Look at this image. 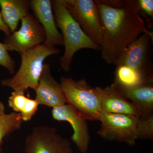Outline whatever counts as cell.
<instances>
[{"instance_id":"obj_4","label":"cell","mask_w":153,"mask_h":153,"mask_svg":"<svg viewBox=\"0 0 153 153\" xmlns=\"http://www.w3.org/2000/svg\"><path fill=\"white\" fill-rule=\"evenodd\" d=\"M60 81L66 104L76 109L87 120H98L101 112L102 88L92 87L84 79L75 80L61 76Z\"/></svg>"},{"instance_id":"obj_16","label":"cell","mask_w":153,"mask_h":153,"mask_svg":"<svg viewBox=\"0 0 153 153\" xmlns=\"http://www.w3.org/2000/svg\"><path fill=\"white\" fill-rule=\"evenodd\" d=\"M25 93L14 91L9 97L8 104L14 112L20 114L23 121L28 122L36 114L39 104L36 100L25 96Z\"/></svg>"},{"instance_id":"obj_9","label":"cell","mask_w":153,"mask_h":153,"mask_svg":"<svg viewBox=\"0 0 153 153\" xmlns=\"http://www.w3.org/2000/svg\"><path fill=\"white\" fill-rule=\"evenodd\" d=\"M21 21L20 29L6 36L3 43L8 51H15L20 55L27 49L44 44L46 40L44 29L33 15L30 13Z\"/></svg>"},{"instance_id":"obj_22","label":"cell","mask_w":153,"mask_h":153,"mask_svg":"<svg viewBox=\"0 0 153 153\" xmlns=\"http://www.w3.org/2000/svg\"><path fill=\"white\" fill-rule=\"evenodd\" d=\"M0 31H2L4 32L6 36H9L12 33L8 27L4 22L1 12H0Z\"/></svg>"},{"instance_id":"obj_7","label":"cell","mask_w":153,"mask_h":153,"mask_svg":"<svg viewBox=\"0 0 153 153\" xmlns=\"http://www.w3.org/2000/svg\"><path fill=\"white\" fill-rule=\"evenodd\" d=\"M153 32L143 33L125 50L115 66L124 65L153 80Z\"/></svg>"},{"instance_id":"obj_21","label":"cell","mask_w":153,"mask_h":153,"mask_svg":"<svg viewBox=\"0 0 153 153\" xmlns=\"http://www.w3.org/2000/svg\"><path fill=\"white\" fill-rule=\"evenodd\" d=\"M0 65L7 68L11 74H15L16 63L9 55L4 43L0 42Z\"/></svg>"},{"instance_id":"obj_3","label":"cell","mask_w":153,"mask_h":153,"mask_svg":"<svg viewBox=\"0 0 153 153\" xmlns=\"http://www.w3.org/2000/svg\"><path fill=\"white\" fill-rule=\"evenodd\" d=\"M60 50L45 44L33 47L21 54V64L19 70L13 77L2 79V86L10 88L15 91L25 92L28 88L36 90L47 57L57 55Z\"/></svg>"},{"instance_id":"obj_8","label":"cell","mask_w":153,"mask_h":153,"mask_svg":"<svg viewBox=\"0 0 153 153\" xmlns=\"http://www.w3.org/2000/svg\"><path fill=\"white\" fill-rule=\"evenodd\" d=\"M25 153H73L71 142L54 127L33 128L25 141Z\"/></svg>"},{"instance_id":"obj_1","label":"cell","mask_w":153,"mask_h":153,"mask_svg":"<svg viewBox=\"0 0 153 153\" xmlns=\"http://www.w3.org/2000/svg\"><path fill=\"white\" fill-rule=\"evenodd\" d=\"M103 29L101 57L107 64L115 65L130 44L147 28L137 0H97Z\"/></svg>"},{"instance_id":"obj_11","label":"cell","mask_w":153,"mask_h":153,"mask_svg":"<svg viewBox=\"0 0 153 153\" xmlns=\"http://www.w3.org/2000/svg\"><path fill=\"white\" fill-rule=\"evenodd\" d=\"M39 105L54 108L66 104L62 87L52 76L50 66L44 63L38 85L35 91Z\"/></svg>"},{"instance_id":"obj_14","label":"cell","mask_w":153,"mask_h":153,"mask_svg":"<svg viewBox=\"0 0 153 153\" xmlns=\"http://www.w3.org/2000/svg\"><path fill=\"white\" fill-rule=\"evenodd\" d=\"M100 106L102 112L141 117L135 106L119 93L112 84L102 88Z\"/></svg>"},{"instance_id":"obj_20","label":"cell","mask_w":153,"mask_h":153,"mask_svg":"<svg viewBox=\"0 0 153 153\" xmlns=\"http://www.w3.org/2000/svg\"><path fill=\"white\" fill-rule=\"evenodd\" d=\"M140 12L145 22L148 23L149 27L152 28V20L153 19V0H137Z\"/></svg>"},{"instance_id":"obj_5","label":"cell","mask_w":153,"mask_h":153,"mask_svg":"<svg viewBox=\"0 0 153 153\" xmlns=\"http://www.w3.org/2000/svg\"><path fill=\"white\" fill-rule=\"evenodd\" d=\"M140 117L101 111L98 120L101 124L97 134L108 140L134 146L138 140L137 130Z\"/></svg>"},{"instance_id":"obj_12","label":"cell","mask_w":153,"mask_h":153,"mask_svg":"<svg viewBox=\"0 0 153 153\" xmlns=\"http://www.w3.org/2000/svg\"><path fill=\"white\" fill-rule=\"evenodd\" d=\"M31 9L34 17L41 25L46 36L44 44L50 47L57 45L64 46V41L61 33L58 31L50 0H31Z\"/></svg>"},{"instance_id":"obj_2","label":"cell","mask_w":153,"mask_h":153,"mask_svg":"<svg viewBox=\"0 0 153 153\" xmlns=\"http://www.w3.org/2000/svg\"><path fill=\"white\" fill-rule=\"evenodd\" d=\"M51 4L56 26L61 30L65 47L64 54L60 58V66L63 71L68 72L72 58L78 50L90 49L101 51V48L84 33L61 0L51 1Z\"/></svg>"},{"instance_id":"obj_19","label":"cell","mask_w":153,"mask_h":153,"mask_svg":"<svg viewBox=\"0 0 153 153\" xmlns=\"http://www.w3.org/2000/svg\"><path fill=\"white\" fill-rule=\"evenodd\" d=\"M137 132L138 139H153V114L147 117H140L138 122Z\"/></svg>"},{"instance_id":"obj_10","label":"cell","mask_w":153,"mask_h":153,"mask_svg":"<svg viewBox=\"0 0 153 153\" xmlns=\"http://www.w3.org/2000/svg\"><path fill=\"white\" fill-rule=\"evenodd\" d=\"M52 116L55 120L70 123L73 130L71 141L80 153L87 152L91 139L87 120L76 109L67 104L52 108Z\"/></svg>"},{"instance_id":"obj_13","label":"cell","mask_w":153,"mask_h":153,"mask_svg":"<svg viewBox=\"0 0 153 153\" xmlns=\"http://www.w3.org/2000/svg\"><path fill=\"white\" fill-rule=\"evenodd\" d=\"M112 84L119 93L135 106L142 117H149L153 114V82L130 88Z\"/></svg>"},{"instance_id":"obj_18","label":"cell","mask_w":153,"mask_h":153,"mask_svg":"<svg viewBox=\"0 0 153 153\" xmlns=\"http://www.w3.org/2000/svg\"><path fill=\"white\" fill-rule=\"evenodd\" d=\"M23 122L20 114L14 111L6 113L4 104L0 100V151L1 152L4 139L20 129Z\"/></svg>"},{"instance_id":"obj_17","label":"cell","mask_w":153,"mask_h":153,"mask_svg":"<svg viewBox=\"0 0 153 153\" xmlns=\"http://www.w3.org/2000/svg\"><path fill=\"white\" fill-rule=\"evenodd\" d=\"M113 84L121 87H134L153 80L147 79L136 70L126 65L116 66Z\"/></svg>"},{"instance_id":"obj_6","label":"cell","mask_w":153,"mask_h":153,"mask_svg":"<svg viewBox=\"0 0 153 153\" xmlns=\"http://www.w3.org/2000/svg\"><path fill=\"white\" fill-rule=\"evenodd\" d=\"M61 1L88 37L101 47L103 38V29L98 7L95 1Z\"/></svg>"},{"instance_id":"obj_15","label":"cell","mask_w":153,"mask_h":153,"mask_svg":"<svg viewBox=\"0 0 153 153\" xmlns=\"http://www.w3.org/2000/svg\"><path fill=\"white\" fill-rule=\"evenodd\" d=\"M0 7L3 20L12 33L16 31L19 22L31 9L27 0H0Z\"/></svg>"}]
</instances>
